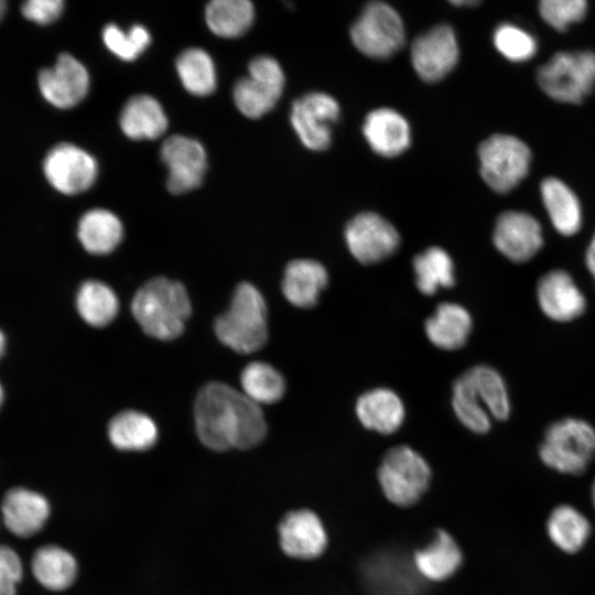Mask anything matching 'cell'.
Returning <instances> with one entry per match:
<instances>
[{
  "mask_svg": "<svg viewBox=\"0 0 595 595\" xmlns=\"http://www.w3.org/2000/svg\"><path fill=\"white\" fill-rule=\"evenodd\" d=\"M4 349H6V337H4L3 333L0 329V358L4 353Z\"/></svg>",
  "mask_w": 595,
  "mask_h": 595,
  "instance_id": "46",
  "label": "cell"
},
{
  "mask_svg": "<svg viewBox=\"0 0 595 595\" xmlns=\"http://www.w3.org/2000/svg\"><path fill=\"white\" fill-rule=\"evenodd\" d=\"M593 527L588 517L571 504L553 507L545 520V533L551 544L564 554H576L588 543Z\"/></svg>",
  "mask_w": 595,
  "mask_h": 595,
  "instance_id": "22",
  "label": "cell"
},
{
  "mask_svg": "<svg viewBox=\"0 0 595 595\" xmlns=\"http://www.w3.org/2000/svg\"><path fill=\"white\" fill-rule=\"evenodd\" d=\"M0 513L10 533L28 539L45 527L51 516V505L41 493L18 486L3 495Z\"/></svg>",
  "mask_w": 595,
  "mask_h": 595,
  "instance_id": "20",
  "label": "cell"
},
{
  "mask_svg": "<svg viewBox=\"0 0 595 595\" xmlns=\"http://www.w3.org/2000/svg\"><path fill=\"white\" fill-rule=\"evenodd\" d=\"M131 311L145 334L160 340H171L183 333L192 305L181 282L156 277L138 289Z\"/></svg>",
  "mask_w": 595,
  "mask_h": 595,
  "instance_id": "3",
  "label": "cell"
},
{
  "mask_svg": "<svg viewBox=\"0 0 595 595\" xmlns=\"http://www.w3.org/2000/svg\"><path fill=\"white\" fill-rule=\"evenodd\" d=\"M585 266L595 281V232L592 236L585 252Z\"/></svg>",
  "mask_w": 595,
  "mask_h": 595,
  "instance_id": "43",
  "label": "cell"
},
{
  "mask_svg": "<svg viewBox=\"0 0 595 595\" xmlns=\"http://www.w3.org/2000/svg\"><path fill=\"white\" fill-rule=\"evenodd\" d=\"M119 123L128 138L152 140L165 132L167 118L161 104L154 97L137 95L125 104Z\"/></svg>",
  "mask_w": 595,
  "mask_h": 595,
  "instance_id": "29",
  "label": "cell"
},
{
  "mask_svg": "<svg viewBox=\"0 0 595 595\" xmlns=\"http://www.w3.org/2000/svg\"><path fill=\"white\" fill-rule=\"evenodd\" d=\"M380 487L387 499L400 507H409L424 495L431 469L413 448L400 445L388 451L378 469Z\"/></svg>",
  "mask_w": 595,
  "mask_h": 595,
  "instance_id": "8",
  "label": "cell"
},
{
  "mask_svg": "<svg viewBox=\"0 0 595 595\" xmlns=\"http://www.w3.org/2000/svg\"><path fill=\"white\" fill-rule=\"evenodd\" d=\"M110 443L120 451H147L158 440V428L147 414L126 410L116 414L108 424Z\"/></svg>",
  "mask_w": 595,
  "mask_h": 595,
  "instance_id": "31",
  "label": "cell"
},
{
  "mask_svg": "<svg viewBox=\"0 0 595 595\" xmlns=\"http://www.w3.org/2000/svg\"><path fill=\"white\" fill-rule=\"evenodd\" d=\"M77 235L83 247L94 255H107L120 244L123 227L120 219L110 210L90 209L78 223Z\"/></svg>",
  "mask_w": 595,
  "mask_h": 595,
  "instance_id": "32",
  "label": "cell"
},
{
  "mask_svg": "<svg viewBox=\"0 0 595 595\" xmlns=\"http://www.w3.org/2000/svg\"><path fill=\"white\" fill-rule=\"evenodd\" d=\"M328 283L325 267L312 259H296L288 263L282 279V293L294 306H314Z\"/></svg>",
  "mask_w": 595,
  "mask_h": 595,
  "instance_id": "24",
  "label": "cell"
},
{
  "mask_svg": "<svg viewBox=\"0 0 595 595\" xmlns=\"http://www.w3.org/2000/svg\"><path fill=\"white\" fill-rule=\"evenodd\" d=\"M76 307L80 317L90 326L110 324L119 312V301L113 290L104 282H84L76 295Z\"/></svg>",
  "mask_w": 595,
  "mask_h": 595,
  "instance_id": "33",
  "label": "cell"
},
{
  "mask_svg": "<svg viewBox=\"0 0 595 595\" xmlns=\"http://www.w3.org/2000/svg\"><path fill=\"white\" fill-rule=\"evenodd\" d=\"M452 407L458 421L469 431L485 434L491 421H505L511 412L507 385L498 370L477 365L453 385Z\"/></svg>",
  "mask_w": 595,
  "mask_h": 595,
  "instance_id": "2",
  "label": "cell"
},
{
  "mask_svg": "<svg viewBox=\"0 0 595 595\" xmlns=\"http://www.w3.org/2000/svg\"><path fill=\"white\" fill-rule=\"evenodd\" d=\"M537 302L541 312L558 323H567L582 316L587 301L573 277L562 269L545 272L538 281Z\"/></svg>",
  "mask_w": 595,
  "mask_h": 595,
  "instance_id": "18",
  "label": "cell"
},
{
  "mask_svg": "<svg viewBox=\"0 0 595 595\" xmlns=\"http://www.w3.org/2000/svg\"><path fill=\"white\" fill-rule=\"evenodd\" d=\"M458 44L453 29L441 24L419 35L412 43L411 60L425 82L442 79L458 61Z\"/></svg>",
  "mask_w": 595,
  "mask_h": 595,
  "instance_id": "17",
  "label": "cell"
},
{
  "mask_svg": "<svg viewBox=\"0 0 595 595\" xmlns=\"http://www.w3.org/2000/svg\"><path fill=\"white\" fill-rule=\"evenodd\" d=\"M538 456L551 470L580 476L595 458V428L586 420L573 416L552 422L544 430Z\"/></svg>",
  "mask_w": 595,
  "mask_h": 595,
  "instance_id": "5",
  "label": "cell"
},
{
  "mask_svg": "<svg viewBox=\"0 0 595 595\" xmlns=\"http://www.w3.org/2000/svg\"><path fill=\"white\" fill-rule=\"evenodd\" d=\"M539 12L550 26L564 32L572 23L584 19L587 2L584 0H542L539 3Z\"/></svg>",
  "mask_w": 595,
  "mask_h": 595,
  "instance_id": "40",
  "label": "cell"
},
{
  "mask_svg": "<svg viewBox=\"0 0 595 595\" xmlns=\"http://www.w3.org/2000/svg\"><path fill=\"white\" fill-rule=\"evenodd\" d=\"M23 578V563L15 550L0 544V595H17Z\"/></svg>",
  "mask_w": 595,
  "mask_h": 595,
  "instance_id": "41",
  "label": "cell"
},
{
  "mask_svg": "<svg viewBox=\"0 0 595 595\" xmlns=\"http://www.w3.org/2000/svg\"><path fill=\"white\" fill-rule=\"evenodd\" d=\"M244 394L257 404L278 402L285 392V380L281 372L264 361L248 364L240 377Z\"/></svg>",
  "mask_w": 595,
  "mask_h": 595,
  "instance_id": "37",
  "label": "cell"
},
{
  "mask_svg": "<svg viewBox=\"0 0 595 595\" xmlns=\"http://www.w3.org/2000/svg\"><path fill=\"white\" fill-rule=\"evenodd\" d=\"M6 11V2L0 0V20L2 19Z\"/></svg>",
  "mask_w": 595,
  "mask_h": 595,
  "instance_id": "47",
  "label": "cell"
},
{
  "mask_svg": "<svg viewBox=\"0 0 595 595\" xmlns=\"http://www.w3.org/2000/svg\"><path fill=\"white\" fill-rule=\"evenodd\" d=\"M176 72L184 88L195 96H207L216 88V69L210 55L198 47L183 51L176 60Z\"/></svg>",
  "mask_w": 595,
  "mask_h": 595,
  "instance_id": "36",
  "label": "cell"
},
{
  "mask_svg": "<svg viewBox=\"0 0 595 595\" xmlns=\"http://www.w3.org/2000/svg\"><path fill=\"white\" fill-rule=\"evenodd\" d=\"M214 328L218 339L239 354L262 348L268 339V311L260 291L251 283H239Z\"/></svg>",
  "mask_w": 595,
  "mask_h": 595,
  "instance_id": "4",
  "label": "cell"
},
{
  "mask_svg": "<svg viewBox=\"0 0 595 595\" xmlns=\"http://www.w3.org/2000/svg\"><path fill=\"white\" fill-rule=\"evenodd\" d=\"M64 9L62 0H30L22 4L23 15L36 23L47 24L60 18Z\"/></svg>",
  "mask_w": 595,
  "mask_h": 595,
  "instance_id": "42",
  "label": "cell"
},
{
  "mask_svg": "<svg viewBox=\"0 0 595 595\" xmlns=\"http://www.w3.org/2000/svg\"><path fill=\"white\" fill-rule=\"evenodd\" d=\"M339 116V105L325 93H310L296 99L290 120L302 143L314 151L328 148L332 139L331 126Z\"/></svg>",
  "mask_w": 595,
  "mask_h": 595,
  "instance_id": "14",
  "label": "cell"
},
{
  "mask_svg": "<svg viewBox=\"0 0 595 595\" xmlns=\"http://www.w3.org/2000/svg\"><path fill=\"white\" fill-rule=\"evenodd\" d=\"M344 237L349 252L364 264L389 258L400 245V236L393 225L370 212L358 214L350 219Z\"/></svg>",
  "mask_w": 595,
  "mask_h": 595,
  "instance_id": "12",
  "label": "cell"
},
{
  "mask_svg": "<svg viewBox=\"0 0 595 595\" xmlns=\"http://www.w3.org/2000/svg\"><path fill=\"white\" fill-rule=\"evenodd\" d=\"M404 25L399 13L382 1L369 2L351 25L350 39L363 54L387 58L404 44Z\"/></svg>",
  "mask_w": 595,
  "mask_h": 595,
  "instance_id": "9",
  "label": "cell"
},
{
  "mask_svg": "<svg viewBox=\"0 0 595 595\" xmlns=\"http://www.w3.org/2000/svg\"><path fill=\"white\" fill-rule=\"evenodd\" d=\"M412 561L422 578L442 582L461 567L463 553L450 533L439 530L428 545L414 553Z\"/></svg>",
  "mask_w": 595,
  "mask_h": 595,
  "instance_id": "27",
  "label": "cell"
},
{
  "mask_svg": "<svg viewBox=\"0 0 595 595\" xmlns=\"http://www.w3.org/2000/svg\"><path fill=\"white\" fill-rule=\"evenodd\" d=\"M473 328L469 312L456 303H442L425 321L424 329L429 340L445 350L463 347Z\"/></svg>",
  "mask_w": 595,
  "mask_h": 595,
  "instance_id": "26",
  "label": "cell"
},
{
  "mask_svg": "<svg viewBox=\"0 0 595 595\" xmlns=\"http://www.w3.org/2000/svg\"><path fill=\"white\" fill-rule=\"evenodd\" d=\"M589 499H591V504L595 510V478L593 479V482L591 483V487H589Z\"/></svg>",
  "mask_w": 595,
  "mask_h": 595,
  "instance_id": "44",
  "label": "cell"
},
{
  "mask_svg": "<svg viewBox=\"0 0 595 595\" xmlns=\"http://www.w3.org/2000/svg\"><path fill=\"white\" fill-rule=\"evenodd\" d=\"M497 51L511 62L531 60L538 50V43L526 30L511 23L499 24L493 34Z\"/></svg>",
  "mask_w": 595,
  "mask_h": 595,
  "instance_id": "39",
  "label": "cell"
},
{
  "mask_svg": "<svg viewBox=\"0 0 595 595\" xmlns=\"http://www.w3.org/2000/svg\"><path fill=\"white\" fill-rule=\"evenodd\" d=\"M278 531L281 549L294 559H315L327 547V534L321 519L307 509L286 513Z\"/></svg>",
  "mask_w": 595,
  "mask_h": 595,
  "instance_id": "21",
  "label": "cell"
},
{
  "mask_svg": "<svg viewBox=\"0 0 595 595\" xmlns=\"http://www.w3.org/2000/svg\"><path fill=\"white\" fill-rule=\"evenodd\" d=\"M361 577L369 595H420L422 577L413 561L394 550H380L361 565Z\"/></svg>",
  "mask_w": 595,
  "mask_h": 595,
  "instance_id": "11",
  "label": "cell"
},
{
  "mask_svg": "<svg viewBox=\"0 0 595 595\" xmlns=\"http://www.w3.org/2000/svg\"><path fill=\"white\" fill-rule=\"evenodd\" d=\"M495 248L516 263L531 260L543 247V231L537 218L526 212L501 213L493 231Z\"/></svg>",
  "mask_w": 595,
  "mask_h": 595,
  "instance_id": "16",
  "label": "cell"
},
{
  "mask_svg": "<svg viewBox=\"0 0 595 595\" xmlns=\"http://www.w3.org/2000/svg\"><path fill=\"white\" fill-rule=\"evenodd\" d=\"M415 284L425 295L455 283L454 263L450 255L440 247H430L413 259Z\"/></svg>",
  "mask_w": 595,
  "mask_h": 595,
  "instance_id": "35",
  "label": "cell"
},
{
  "mask_svg": "<svg viewBox=\"0 0 595 595\" xmlns=\"http://www.w3.org/2000/svg\"><path fill=\"white\" fill-rule=\"evenodd\" d=\"M453 4H456V6H475V4H478L479 2L476 1V0H462V1H451Z\"/></svg>",
  "mask_w": 595,
  "mask_h": 595,
  "instance_id": "45",
  "label": "cell"
},
{
  "mask_svg": "<svg viewBox=\"0 0 595 595\" xmlns=\"http://www.w3.org/2000/svg\"><path fill=\"white\" fill-rule=\"evenodd\" d=\"M356 414L366 429L391 434L402 425L405 411L402 400L394 391L377 388L358 398Z\"/></svg>",
  "mask_w": 595,
  "mask_h": 595,
  "instance_id": "25",
  "label": "cell"
},
{
  "mask_svg": "<svg viewBox=\"0 0 595 595\" xmlns=\"http://www.w3.org/2000/svg\"><path fill=\"white\" fill-rule=\"evenodd\" d=\"M253 4L249 0H213L205 9V20L210 31L223 37H237L251 26Z\"/></svg>",
  "mask_w": 595,
  "mask_h": 595,
  "instance_id": "34",
  "label": "cell"
},
{
  "mask_svg": "<svg viewBox=\"0 0 595 595\" xmlns=\"http://www.w3.org/2000/svg\"><path fill=\"white\" fill-rule=\"evenodd\" d=\"M537 83L550 98L580 104L595 86V52L562 51L537 71Z\"/></svg>",
  "mask_w": 595,
  "mask_h": 595,
  "instance_id": "6",
  "label": "cell"
},
{
  "mask_svg": "<svg viewBox=\"0 0 595 595\" xmlns=\"http://www.w3.org/2000/svg\"><path fill=\"white\" fill-rule=\"evenodd\" d=\"M480 174L496 193L506 194L517 187L529 173L530 148L511 134L496 133L478 148Z\"/></svg>",
  "mask_w": 595,
  "mask_h": 595,
  "instance_id": "7",
  "label": "cell"
},
{
  "mask_svg": "<svg viewBox=\"0 0 595 595\" xmlns=\"http://www.w3.org/2000/svg\"><path fill=\"white\" fill-rule=\"evenodd\" d=\"M284 87V74L277 60L261 55L250 61L248 75L234 87V101L246 117L256 119L270 111Z\"/></svg>",
  "mask_w": 595,
  "mask_h": 595,
  "instance_id": "10",
  "label": "cell"
},
{
  "mask_svg": "<svg viewBox=\"0 0 595 595\" xmlns=\"http://www.w3.org/2000/svg\"><path fill=\"white\" fill-rule=\"evenodd\" d=\"M363 132L371 149L382 156L399 155L411 142L408 121L390 108H378L369 112Z\"/></svg>",
  "mask_w": 595,
  "mask_h": 595,
  "instance_id": "23",
  "label": "cell"
},
{
  "mask_svg": "<svg viewBox=\"0 0 595 595\" xmlns=\"http://www.w3.org/2000/svg\"><path fill=\"white\" fill-rule=\"evenodd\" d=\"M43 171L48 183L58 192L75 195L88 190L98 174L93 155L72 143L51 149L44 159Z\"/></svg>",
  "mask_w": 595,
  "mask_h": 595,
  "instance_id": "13",
  "label": "cell"
},
{
  "mask_svg": "<svg viewBox=\"0 0 595 595\" xmlns=\"http://www.w3.org/2000/svg\"><path fill=\"white\" fill-rule=\"evenodd\" d=\"M102 41L106 47L123 61H134L142 54L151 42L147 28L140 24L132 25L128 31L116 24H107L102 30Z\"/></svg>",
  "mask_w": 595,
  "mask_h": 595,
  "instance_id": "38",
  "label": "cell"
},
{
  "mask_svg": "<svg viewBox=\"0 0 595 595\" xmlns=\"http://www.w3.org/2000/svg\"><path fill=\"white\" fill-rule=\"evenodd\" d=\"M541 198L554 229L573 236L582 226V208L575 193L561 180L547 177L540 185Z\"/></svg>",
  "mask_w": 595,
  "mask_h": 595,
  "instance_id": "28",
  "label": "cell"
},
{
  "mask_svg": "<svg viewBox=\"0 0 595 595\" xmlns=\"http://www.w3.org/2000/svg\"><path fill=\"white\" fill-rule=\"evenodd\" d=\"M161 159L167 167L166 186L173 194L198 187L207 169L204 147L196 139L174 134L161 147Z\"/></svg>",
  "mask_w": 595,
  "mask_h": 595,
  "instance_id": "15",
  "label": "cell"
},
{
  "mask_svg": "<svg viewBox=\"0 0 595 595\" xmlns=\"http://www.w3.org/2000/svg\"><path fill=\"white\" fill-rule=\"evenodd\" d=\"M2 402H3V389H2V387L0 385V407H1Z\"/></svg>",
  "mask_w": 595,
  "mask_h": 595,
  "instance_id": "48",
  "label": "cell"
},
{
  "mask_svg": "<svg viewBox=\"0 0 595 595\" xmlns=\"http://www.w3.org/2000/svg\"><path fill=\"white\" fill-rule=\"evenodd\" d=\"M31 570L41 586L48 591L61 592L75 582L78 564L66 549L56 544H45L33 553Z\"/></svg>",
  "mask_w": 595,
  "mask_h": 595,
  "instance_id": "30",
  "label": "cell"
},
{
  "mask_svg": "<svg viewBox=\"0 0 595 595\" xmlns=\"http://www.w3.org/2000/svg\"><path fill=\"white\" fill-rule=\"evenodd\" d=\"M195 429L209 450H249L267 434V422L259 404L223 382L204 386L194 403Z\"/></svg>",
  "mask_w": 595,
  "mask_h": 595,
  "instance_id": "1",
  "label": "cell"
},
{
  "mask_svg": "<svg viewBox=\"0 0 595 595\" xmlns=\"http://www.w3.org/2000/svg\"><path fill=\"white\" fill-rule=\"evenodd\" d=\"M37 82L43 97L62 109L79 104L89 89L87 69L67 53L61 54L54 66L43 69Z\"/></svg>",
  "mask_w": 595,
  "mask_h": 595,
  "instance_id": "19",
  "label": "cell"
}]
</instances>
